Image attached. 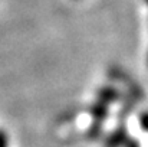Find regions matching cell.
I'll return each mask as SVG.
<instances>
[{
  "label": "cell",
  "mask_w": 148,
  "mask_h": 147,
  "mask_svg": "<svg viewBox=\"0 0 148 147\" xmlns=\"http://www.w3.org/2000/svg\"><path fill=\"white\" fill-rule=\"evenodd\" d=\"M127 141V134L124 130H116L114 131L108 139H106V147H119Z\"/></svg>",
  "instance_id": "6da1fadb"
},
{
  "label": "cell",
  "mask_w": 148,
  "mask_h": 147,
  "mask_svg": "<svg viewBox=\"0 0 148 147\" xmlns=\"http://www.w3.org/2000/svg\"><path fill=\"white\" fill-rule=\"evenodd\" d=\"M91 114L92 117L97 120V121H103L105 117L108 115V108H106V104L102 102V101H98L92 108H91Z\"/></svg>",
  "instance_id": "7a4b0ae2"
},
{
  "label": "cell",
  "mask_w": 148,
  "mask_h": 147,
  "mask_svg": "<svg viewBox=\"0 0 148 147\" xmlns=\"http://www.w3.org/2000/svg\"><path fill=\"white\" fill-rule=\"evenodd\" d=\"M118 91L116 90H114V88H109V87H106V88H102L101 91H99V101H102V102H112V101H116L118 99Z\"/></svg>",
  "instance_id": "3957f363"
},
{
  "label": "cell",
  "mask_w": 148,
  "mask_h": 147,
  "mask_svg": "<svg viewBox=\"0 0 148 147\" xmlns=\"http://www.w3.org/2000/svg\"><path fill=\"white\" fill-rule=\"evenodd\" d=\"M140 126H141V128L144 131L148 133V111L141 114V117H140Z\"/></svg>",
  "instance_id": "277c9868"
},
{
  "label": "cell",
  "mask_w": 148,
  "mask_h": 147,
  "mask_svg": "<svg viewBox=\"0 0 148 147\" xmlns=\"http://www.w3.org/2000/svg\"><path fill=\"white\" fill-rule=\"evenodd\" d=\"M0 147H9V139H7V134L0 130Z\"/></svg>",
  "instance_id": "5b68a950"
},
{
  "label": "cell",
  "mask_w": 148,
  "mask_h": 147,
  "mask_svg": "<svg viewBox=\"0 0 148 147\" xmlns=\"http://www.w3.org/2000/svg\"><path fill=\"white\" fill-rule=\"evenodd\" d=\"M147 3H148V0H147Z\"/></svg>",
  "instance_id": "8992f818"
}]
</instances>
